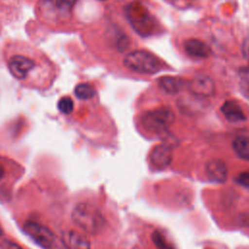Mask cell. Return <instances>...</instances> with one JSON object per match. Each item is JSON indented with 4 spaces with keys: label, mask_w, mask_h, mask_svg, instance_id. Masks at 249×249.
Wrapping results in <instances>:
<instances>
[{
    "label": "cell",
    "mask_w": 249,
    "mask_h": 249,
    "mask_svg": "<svg viewBox=\"0 0 249 249\" xmlns=\"http://www.w3.org/2000/svg\"><path fill=\"white\" fill-rule=\"evenodd\" d=\"M2 234V229H1V227H0V235Z\"/></svg>",
    "instance_id": "cb8c5ba5"
},
{
    "label": "cell",
    "mask_w": 249,
    "mask_h": 249,
    "mask_svg": "<svg viewBox=\"0 0 249 249\" xmlns=\"http://www.w3.org/2000/svg\"><path fill=\"white\" fill-rule=\"evenodd\" d=\"M232 148L236 156L242 160H249V137L240 135L232 142Z\"/></svg>",
    "instance_id": "9a60e30c"
},
{
    "label": "cell",
    "mask_w": 249,
    "mask_h": 249,
    "mask_svg": "<svg viewBox=\"0 0 249 249\" xmlns=\"http://www.w3.org/2000/svg\"><path fill=\"white\" fill-rule=\"evenodd\" d=\"M4 175H5V169H4V167L0 164V180L4 177Z\"/></svg>",
    "instance_id": "603a6c76"
},
{
    "label": "cell",
    "mask_w": 249,
    "mask_h": 249,
    "mask_svg": "<svg viewBox=\"0 0 249 249\" xmlns=\"http://www.w3.org/2000/svg\"><path fill=\"white\" fill-rule=\"evenodd\" d=\"M57 107L61 113L68 115L73 111L74 103H73V100L71 99V97L63 96L59 99V101L57 103Z\"/></svg>",
    "instance_id": "ac0fdd59"
},
{
    "label": "cell",
    "mask_w": 249,
    "mask_h": 249,
    "mask_svg": "<svg viewBox=\"0 0 249 249\" xmlns=\"http://www.w3.org/2000/svg\"><path fill=\"white\" fill-rule=\"evenodd\" d=\"M206 174L210 180L217 183L225 182L228 177V166L222 160H211L205 166Z\"/></svg>",
    "instance_id": "30bf717a"
},
{
    "label": "cell",
    "mask_w": 249,
    "mask_h": 249,
    "mask_svg": "<svg viewBox=\"0 0 249 249\" xmlns=\"http://www.w3.org/2000/svg\"><path fill=\"white\" fill-rule=\"evenodd\" d=\"M6 249H21L18 244L12 242L11 240H4V245Z\"/></svg>",
    "instance_id": "44dd1931"
},
{
    "label": "cell",
    "mask_w": 249,
    "mask_h": 249,
    "mask_svg": "<svg viewBox=\"0 0 249 249\" xmlns=\"http://www.w3.org/2000/svg\"><path fill=\"white\" fill-rule=\"evenodd\" d=\"M183 46L187 54L195 58H206L211 54L210 47L197 38H190L186 40Z\"/></svg>",
    "instance_id": "9c48e42d"
},
{
    "label": "cell",
    "mask_w": 249,
    "mask_h": 249,
    "mask_svg": "<svg viewBox=\"0 0 249 249\" xmlns=\"http://www.w3.org/2000/svg\"><path fill=\"white\" fill-rule=\"evenodd\" d=\"M129 18L130 20L132 21V24L135 26V29H137L138 32H141V29L143 30V26H147V23L151 21V18L148 12L145 11L143 8H139L138 5L130 7Z\"/></svg>",
    "instance_id": "7c38bea8"
},
{
    "label": "cell",
    "mask_w": 249,
    "mask_h": 249,
    "mask_svg": "<svg viewBox=\"0 0 249 249\" xmlns=\"http://www.w3.org/2000/svg\"><path fill=\"white\" fill-rule=\"evenodd\" d=\"M74 224L88 234H97L104 227V217L101 212L89 202L78 203L72 211Z\"/></svg>",
    "instance_id": "6da1fadb"
},
{
    "label": "cell",
    "mask_w": 249,
    "mask_h": 249,
    "mask_svg": "<svg viewBox=\"0 0 249 249\" xmlns=\"http://www.w3.org/2000/svg\"><path fill=\"white\" fill-rule=\"evenodd\" d=\"M236 181L244 186V187H249V171H245V172H242L240 173L237 178H236Z\"/></svg>",
    "instance_id": "d6986e66"
},
{
    "label": "cell",
    "mask_w": 249,
    "mask_h": 249,
    "mask_svg": "<svg viewBox=\"0 0 249 249\" xmlns=\"http://www.w3.org/2000/svg\"><path fill=\"white\" fill-rule=\"evenodd\" d=\"M152 239L155 243V245L159 248V249H175L164 237V235L160 232L159 231H155L152 233Z\"/></svg>",
    "instance_id": "e0dca14e"
},
{
    "label": "cell",
    "mask_w": 249,
    "mask_h": 249,
    "mask_svg": "<svg viewBox=\"0 0 249 249\" xmlns=\"http://www.w3.org/2000/svg\"><path fill=\"white\" fill-rule=\"evenodd\" d=\"M75 94L80 99H89L95 94L94 89L87 83L79 84L75 89Z\"/></svg>",
    "instance_id": "2e32d148"
},
{
    "label": "cell",
    "mask_w": 249,
    "mask_h": 249,
    "mask_svg": "<svg viewBox=\"0 0 249 249\" xmlns=\"http://www.w3.org/2000/svg\"><path fill=\"white\" fill-rule=\"evenodd\" d=\"M67 249H90V242L84 233L71 231L67 234Z\"/></svg>",
    "instance_id": "5bb4252c"
},
{
    "label": "cell",
    "mask_w": 249,
    "mask_h": 249,
    "mask_svg": "<svg viewBox=\"0 0 249 249\" xmlns=\"http://www.w3.org/2000/svg\"><path fill=\"white\" fill-rule=\"evenodd\" d=\"M8 68L13 77L18 80H24L35 68V62L26 55L16 54L9 58Z\"/></svg>",
    "instance_id": "5b68a950"
},
{
    "label": "cell",
    "mask_w": 249,
    "mask_h": 249,
    "mask_svg": "<svg viewBox=\"0 0 249 249\" xmlns=\"http://www.w3.org/2000/svg\"><path fill=\"white\" fill-rule=\"evenodd\" d=\"M158 83L160 89L171 94L179 92L184 86V80L175 76H162L158 80Z\"/></svg>",
    "instance_id": "4fadbf2b"
},
{
    "label": "cell",
    "mask_w": 249,
    "mask_h": 249,
    "mask_svg": "<svg viewBox=\"0 0 249 249\" xmlns=\"http://www.w3.org/2000/svg\"><path fill=\"white\" fill-rule=\"evenodd\" d=\"M240 90L243 93L244 96H246L247 98H249V83L247 81H242L241 85H240Z\"/></svg>",
    "instance_id": "ffe728a7"
},
{
    "label": "cell",
    "mask_w": 249,
    "mask_h": 249,
    "mask_svg": "<svg viewBox=\"0 0 249 249\" xmlns=\"http://www.w3.org/2000/svg\"><path fill=\"white\" fill-rule=\"evenodd\" d=\"M221 112L225 118L231 123L243 122L246 120V116L242 111L240 105L234 100H227L221 106Z\"/></svg>",
    "instance_id": "8fae6325"
},
{
    "label": "cell",
    "mask_w": 249,
    "mask_h": 249,
    "mask_svg": "<svg viewBox=\"0 0 249 249\" xmlns=\"http://www.w3.org/2000/svg\"><path fill=\"white\" fill-rule=\"evenodd\" d=\"M151 161L154 166L160 169L167 167L173 159V149L167 143L156 145L151 152Z\"/></svg>",
    "instance_id": "52a82bcc"
},
{
    "label": "cell",
    "mask_w": 249,
    "mask_h": 249,
    "mask_svg": "<svg viewBox=\"0 0 249 249\" xmlns=\"http://www.w3.org/2000/svg\"><path fill=\"white\" fill-rule=\"evenodd\" d=\"M174 121V112L167 106H160L145 112L141 123L145 129L159 133L166 130Z\"/></svg>",
    "instance_id": "3957f363"
},
{
    "label": "cell",
    "mask_w": 249,
    "mask_h": 249,
    "mask_svg": "<svg viewBox=\"0 0 249 249\" xmlns=\"http://www.w3.org/2000/svg\"><path fill=\"white\" fill-rule=\"evenodd\" d=\"M24 231L41 247L51 248L55 240L53 232L44 224L35 220H27L23 225Z\"/></svg>",
    "instance_id": "277c9868"
},
{
    "label": "cell",
    "mask_w": 249,
    "mask_h": 249,
    "mask_svg": "<svg viewBox=\"0 0 249 249\" xmlns=\"http://www.w3.org/2000/svg\"><path fill=\"white\" fill-rule=\"evenodd\" d=\"M243 54L247 59H249V40H246L243 44Z\"/></svg>",
    "instance_id": "7402d4cb"
},
{
    "label": "cell",
    "mask_w": 249,
    "mask_h": 249,
    "mask_svg": "<svg viewBox=\"0 0 249 249\" xmlns=\"http://www.w3.org/2000/svg\"><path fill=\"white\" fill-rule=\"evenodd\" d=\"M191 93L196 97H209L214 94L215 86L213 80L206 75H196L189 83Z\"/></svg>",
    "instance_id": "8992f818"
},
{
    "label": "cell",
    "mask_w": 249,
    "mask_h": 249,
    "mask_svg": "<svg viewBox=\"0 0 249 249\" xmlns=\"http://www.w3.org/2000/svg\"><path fill=\"white\" fill-rule=\"evenodd\" d=\"M76 0H41L43 11L54 17H65L74 7Z\"/></svg>",
    "instance_id": "ba28073f"
},
{
    "label": "cell",
    "mask_w": 249,
    "mask_h": 249,
    "mask_svg": "<svg viewBox=\"0 0 249 249\" xmlns=\"http://www.w3.org/2000/svg\"><path fill=\"white\" fill-rule=\"evenodd\" d=\"M126 68L141 74H153L161 69V60L147 51H134L129 53L124 60Z\"/></svg>",
    "instance_id": "7a4b0ae2"
}]
</instances>
